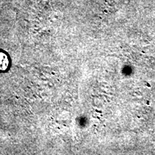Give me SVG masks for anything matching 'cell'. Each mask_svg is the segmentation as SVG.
<instances>
[{
  "instance_id": "1",
  "label": "cell",
  "mask_w": 155,
  "mask_h": 155,
  "mask_svg": "<svg viewBox=\"0 0 155 155\" xmlns=\"http://www.w3.org/2000/svg\"><path fill=\"white\" fill-rule=\"evenodd\" d=\"M9 60L7 55L0 51V71H5L8 69Z\"/></svg>"
}]
</instances>
